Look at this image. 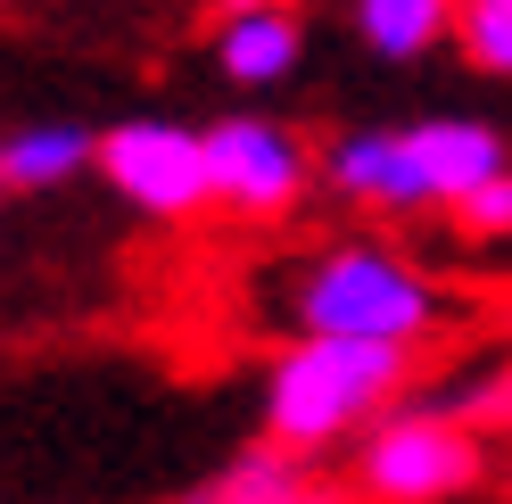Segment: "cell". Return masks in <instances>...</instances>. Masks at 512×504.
Here are the masks:
<instances>
[{
    "mask_svg": "<svg viewBox=\"0 0 512 504\" xmlns=\"http://www.w3.org/2000/svg\"><path fill=\"white\" fill-rule=\"evenodd\" d=\"M463 397V414L488 430V438H512V364H496L488 381H471V389H455Z\"/></svg>",
    "mask_w": 512,
    "mask_h": 504,
    "instance_id": "14",
    "label": "cell"
},
{
    "mask_svg": "<svg viewBox=\"0 0 512 504\" xmlns=\"http://www.w3.org/2000/svg\"><path fill=\"white\" fill-rule=\"evenodd\" d=\"M488 471H496V438L463 414V397H422V389L347 447L356 504H463L488 488Z\"/></svg>",
    "mask_w": 512,
    "mask_h": 504,
    "instance_id": "3",
    "label": "cell"
},
{
    "mask_svg": "<svg viewBox=\"0 0 512 504\" xmlns=\"http://www.w3.org/2000/svg\"><path fill=\"white\" fill-rule=\"evenodd\" d=\"M174 504H356V488H347V471H331V455L256 438V447L223 455L207 480H190Z\"/></svg>",
    "mask_w": 512,
    "mask_h": 504,
    "instance_id": "7",
    "label": "cell"
},
{
    "mask_svg": "<svg viewBox=\"0 0 512 504\" xmlns=\"http://www.w3.org/2000/svg\"><path fill=\"white\" fill-rule=\"evenodd\" d=\"M273 306L290 331H331V339H389V348H438L463 323V298L372 232H339L314 257H298L273 281Z\"/></svg>",
    "mask_w": 512,
    "mask_h": 504,
    "instance_id": "1",
    "label": "cell"
},
{
    "mask_svg": "<svg viewBox=\"0 0 512 504\" xmlns=\"http://www.w3.org/2000/svg\"><path fill=\"white\" fill-rule=\"evenodd\" d=\"M405 141H413V166H422L438 215L455 207V199H471L496 166H512V133H504V124H488V116H463V108H430V116H413V124H405Z\"/></svg>",
    "mask_w": 512,
    "mask_h": 504,
    "instance_id": "8",
    "label": "cell"
},
{
    "mask_svg": "<svg viewBox=\"0 0 512 504\" xmlns=\"http://www.w3.org/2000/svg\"><path fill=\"white\" fill-rule=\"evenodd\" d=\"M240 9H273V0H207V17H240Z\"/></svg>",
    "mask_w": 512,
    "mask_h": 504,
    "instance_id": "15",
    "label": "cell"
},
{
    "mask_svg": "<svg viewBox=\"0 0 512 504\" xmlns=\"http://www.w3.org/2000/svg\"><path fill=\"white\" fill-rule=\"evenodd\" d=\"M455 50L479 75L512 83V0H455Z\"/></svg>",
    "mask_w": 512,
    "mask_h": 504,
    "instance_id": "12",
    "label": "cell"
},
{
    "mask_svg": "<svg viewBox=\"0 0 512 504\" xmlns=\"http://www.w3.org/2000/svg\"><path fill=\"white\" fill-rule=\"evenodd\" d=\"M446 224H455V240H471V248H512V166H496L471 199H455Z\"/></svg>",
    "mask_w": 512,
    "mask_h": 504,
    "instance_id": "13",
    "label": "cell"
},
{
    "mask_svg": "<svg viewBox=\"0 0 512 504\" xmlns=\"http://www.w3.org/2000/svg\"><path fill=\"white\" fill-rule=\"evenodd\" d=\"M413 389H422V348L290 331L265 364V389H256V430L298 455H347Z\"/></svg>",
    "mask_w": 512,
    "mask_h": 504,
    "instance_id": "2",
    "label": "cell"
},
{
    "mask_svg": "<svg viewBox=\"0 0 512 504\" xmlns=\"http://www.w3.org/2000/svg\"><path fill=\"white\" fill-rule=\"evenodd\" d=\"M0 174H9L17 199L67 191V182L100 174V133L75 124V116H25L17 133H0Z\"/></svg>",
    "mask_w": 512,
    "mask_h": 504,
    "instance_id": "10",
    "label": "cell"
},
{
    "mask_svg": "<svg viewBox=\"0 0 512 504\" xmlns=\"http://www.w3.org/2000/svg\"><path fill=\"white\" fill-rule=\"evenodd\" d=\"M100 182L149 215V224H199L215 207V166H207V124L182 116H124L100 133Z\"/></svg>",
    "mask_w": 512,
    "mask_h": 504,
    "instance_id": "5",
    "label": "cell"
},
{
    "mask_svg": "<svg viewBox=\"0 0 512 504\" xmlns=\"http://www.w3.org/2000/svg\"><path fill=\"white\" fill-rule=\"evenodd\" d=\"M323 191L339 207H356L364 224H413V215H438L422 166H413L405 124H347L323 141Z\"/></svg>",
    "mask_w": 512,
    "mask_h": 504,
    "instance_id": "6",
    "label": "cell"
},
{
    "mask_svg": "<svg viewBox=\"0 0 512 504\" xmlns=\"http://www.w3.org/2000/svg\"><path fill=\"white\" fill-rule=\"evenodd\" d=\"M0 199H9V174H0Z\"/></svg>",
    "mask_w": 512,
    "mask_h": 504,
    "instance_id": "16",
    "label": "cell"
},
{
    "mask_svg": "<svg viewBox=\"0 0 512 504\" xmlns=\"http://www.w3.org/2000/svg\"><path fill=\"white\" fill-rule=\"evenodd\" d=\"M215 75L232 91H281L306 67V17L298 0H273V9H240V17H215Z\"/></svg>",
    "mask_w": 512,
    "mask_h": 504,
    "instance_id": "9",
    "label": "cell"
},
{
    "mask_svg": "<svg viewBox=\"0 0 512 504\" xmlns=\"http://www.w3.org/2000/svg\"><path fill=\"white\" fill-rule=\"evenodd\" d=\"M347 34L380 67H422L455 42V0H347Z\"/></svg>",
    "mask_w": 512,
    "mask_h": 504,
    "instance_id": "11",
    "label": "cell"
},
{
    "mask_svg": "<svg viewBox=\"0 0 512 504\" xmlns=\"http://www.w3.org/2000/svg\"><path fill=\"white\" fill-rule=\"evenodd\" d=\"M207 166H215V207L232 224H290L323 191V141L298 133L290 116L232 108L207 124Z\"/></svg>",
    "mask_w": 512,
    "mask_h": 504,
    "instance_id": "4",
    "label": "cell"
}]
</instances>
